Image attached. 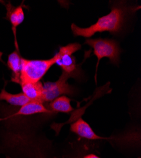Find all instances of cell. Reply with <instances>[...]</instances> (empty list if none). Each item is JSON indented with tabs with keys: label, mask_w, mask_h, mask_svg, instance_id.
<instances>
[{
	"label": "cell",
	"mask_w": 141,
	"mask_h": 158,
	"mask_svg": "<svg viewBox=\"0 0 141 158\" xmlns=\"http://www.w3.org/2000/svg\"><path fill=\"white\" fill-rule=\"evenodd\" d=\"M128 14V9L122 5H113L108 15L100 17L97 21L90 27H79L75 23L71 25V29L74 37L81 36L90 39L96 33L109 32L116 34L120 32L124 24Z\"/></svg>",
	"instance_id": "obj_1"
},
{
	"label": "cell",
	"mask_w": 141,
	"mask_h": 158,
	"mask_svg": "<svg viewBox=\"0 0 141 158\" xmlns=\"http://www.w3.org/2000/svg\"><path fill=\"white\" fill-rule=\"evenodd\" d=\"M85 44L89 45L93 49V54L97 58L95 79L98 66L101 59L108 58L112 64L116 65L119 64L122 49L117 41L113 40V39L102 38L87 39Z\"/></svg>",
	"instance_id": "obj_2"
},
{
	"label": "cell",
	"mask_w": 141,
	"mask_h": 158,
	"mask_svg": "<svg viewBox=\"0 0 141 158\" xmlns=\"http://www.w3.org/2000/svg\"><path fill=\"white\" fill-rule=\"evenodd\" d=\"M56 58V55L48 60H27L22 58L20 83L40 82L49 69L55 64Z\"/></svg>",
	"instance_id": "obj_3"
},
{
	"label": "cell",
	"mask_w": 141,
	"mask_h": 158,
	"mask_svg": "<svg viewBox=\"0 0 141 158\" xmlns=\"http://www.w3.org/2000/svg\"><path fill=\"white\" fill-rule=\"evenodd\" d=\"M82 48L81 44L77 43L68 44L60 47L59 51L55 54L56 63L62 69V72L68 74L70 77L78 78L81 75L80 64H77L73 54Z\"/></svg>",
	"instance_id": "obj_4"
},
{
	"label": "cell",
	"mask_w": 141,
	"mask_h": 158,
	"mask_svg": "<svg viewBox=\"0 0 141 158\" xmlns=\"http://www.w3.org/2000/svg\"><path fill=\"white\" fill-rule=\"evenodd\" d=\"M70 76L63 72L56 82H47L43 84L42 102L52 101L55 99L64 95L73 96L74 88L70 85L67 81Z\"/></svg>",
	"instance_id": "obj_5"
},
{
	"label": "cell",
	"mask_w": 141,
	"mask_h": 158,
	"mask_svg": "<svg viewBox=\"0 0 141 158\" xmlns=\"http://www.w3.org/2000/svg\"><path fill=\"white\" fill-rule=\"evenodd\" d=\"M70 131L79 137L87 140H97L103 139L97 135L89 123L81 118L70 125Z\"/></svg>",
	"instance_id": "obj_6"
},
{
	"label": "cell",
	"mask_w": 141,
	"mask_h": 158,
	"mask_svg": "<svg viewBox=\"0 0 141 158\" xmlns=\"http://www.w3.org/2000/svg\"><path fill=\"white\" fill-rule=\"evenodd\" d=\"M20 84L22 87V93L31 101H37L43 102V84L41 82H22Z\"/></svg>",
	"instance_id": "obj_7"
},
{
	"label": "cell",
	"mask_w": 141,
	"mask_h": 158,
	"mask_svg": "<svg viewBox=\"0 0 141 158\" xmlns=\"http://www.w3.org/2000/svg\"><path fill=\"white\" fill-rule=\"evenodd\" d=\"M22 59L18 51L15 50L8 57L7 65L12 72L11 81L17 84L20 83V73L22 69Z\"/></svg>",
	"instance_id": "obj_8"
},
{
	"label": "cell",
	"mask_w": 141,
	"mask_h": 158,
	"mask_svg": "<svg viewBox=\"0 0 141 158\" xmlns=\"http://www.w3.org/2000/svg\"><path fill=\"white\" fill-rule=\"evenodd\" d=\"M38 113H51V112L44 106L43 102L37 101H30L20 108L17 114L29 116Z\"/></svg>",
	"instance_id": "obj_9"
},
{
	"label": "cell",
	"mask_w": 141,
	"mask_h": 158,
	"mask_svg": "<svg viewBox=\"0 0 141 158\" xmlns=\"http://www.w3.org/2000/svg\"><path fill=\"white\" fill-rule=\"evenodd\" d=\"M70 99L66 96L58 97L51 101L49 106L50 112L53 113H68L73 110L71 106Z\"/></svg>",
	"instance_id": "obj_10"
},
{
	"label": "cell",
	"mask_w": 141,
	"mask_h": 158,
	"mask_svg": "<svg viewBox=\"0 0 141 158\" xmlns=\"http://www.w3.org/2000/svg\"><path fill=\"white\" fill-rule=\"evenodd\" d=\"M0 101H5L12 106L22 107L31 100L25 96L22 93L19 94H11L3 89L0 93Z\"/></svg>",
	"instance_id": "obj_11"
},
{
	"label": "cell",
	"mask_w": 141,
	"mask_h": 158,
	"mask_svg": "<svg viewBox=\"0 0 141 158\" xmlns=\"http://www.w3.org/2000/svg\"><path fill=\"white\" fill-rule=\"evenodd\" d=\"M7 19L10 20L13 27L16 29L24 20L25 15L22 6L14 7L10 3L6 6Z\"/></svg>",
	"instance_id": "obj_12"
},
{
	"label": "cell",
	"mask_w": 141,
	"mask_h": 158,
	"mask_svg": "<svg viewBox=\"0 0 141 158\" xmlns=\"http://www.w3.org/2000/svg\"><path fill=\"white\" fill-rule=\"evenodd\" d=\"M82 158H101L98 156L94 154H89L87 155H85Z\"/></svg>",
	"instance_id": "obj_13"
}]
</instances>
